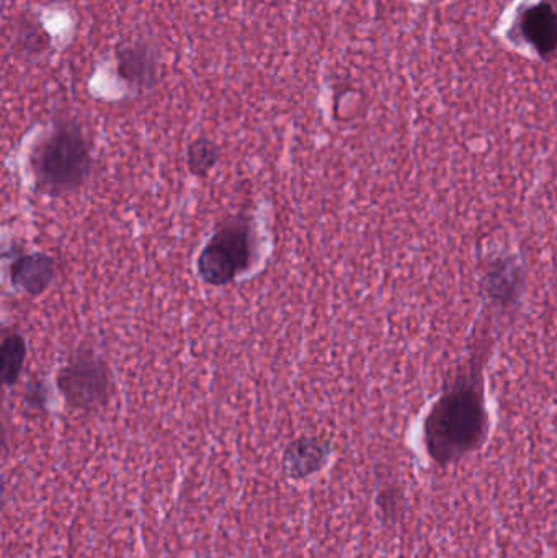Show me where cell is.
I'll list each match as a JSON object with an SVG mask.
<instances>
[{"instance_id":"cell-1","label":"cell","mask_w":557,"mask_h":558,"mask_svg":"<svg viewBox=\"0 0 557 558\" xmlns=\"http://www.w3.org/2000/svg\"><path fill=\"white\" fill-rule=\"evenodd\" d=\"M489 435L483 371L471 364L428 410L424 420L425 452L438 468H450L480 452Z\"/></svg>"},{"instance_id":"cell-2","label":"cell","mask_w":557,"mask_h":558,"mask_svg":"<svg viewBox=\"0 0 557 558\" xmlns=\"http://www.w3.org/2000/svg\"><path fill=\"white\" fill-rule=\"evenodd\" d=\"M29 170L38 192L64 196L81 189L92 173V156L77 124L62 123L29 156Z\"/></svg>"},{"instance_id":"cell-3","label":"cell","mask_w":557,"mask_h":558,"mask_svg":"<svg viewBox=\"0 0 557 558\" xmlns=\"http://www.w3.org/2000/svg\"><path fill=\"white\" fill-rule=\"evenodd\" d=\"M254 258L252 228L244 216L225 222L196 258L198 277L209 286H226L251 268Z\"/></svg>"},{"instance_id":"cell-4","label":"cell","mask_w":557,"mask_h":558,"mask_svg":"<svg viewBox=\"0 0 557 558\" xmlns=\"http://www.w3.org/2000/svg\"><path fill=\"white\" fill-rule=\"evenodd\" d=\"M58 389L69 409L97 412L108 405L113 393L110 367L95 351L82 348L59 371Z\"/></svg>"},{"instance_id":"cell-5","label":"cell","mask_w":557,"mask_h":558,"mask_svg":"<svg viewBox=\"0 0 557 558\" xmlns=\"http://www.w3.org/2000/svg\"><path fill=\"white\" fill-rule=\"evenodd\" d=\"M332 454V445L319 436H301L284 449V474L293 481L310 477L323 471Z\"/></svg>"},{"instance_id":"cell-6","label":"cell","mask_w":557,"mask_h":558,"mask_svg":"<svg viewBox=\"0 0 557 558\" xmlns=\"http://www.w3.org/2000/svg\"><path fill=\"white\" fill-rule=\"evenodd\" d=\"M56 278V262L51 255L35 252L22 255L10 265V279L16 291L23 294L41 295L48 291Z\"/></svg>"},{"instance_id":"cell-7","label":"cell","mask_w":557,"mask_h":558,"mask_svg":"<svg viewBox=\"0 0 557 558\" xmlns=\"http://www.w3.org/2000/svg\"><path fill=\"white\" fill-rule=\"evenodd\" d=\"M118 74L134 90L153 88L159 77L156 56L147 46H126L118 51Z\"/></svg>"},{"instance_id":"cell-8","label":"cell","mask_w":557,"mask_h":558,"mask_svg":"<svg viewBox=\"0 0 557 558\" xmlns=\"http://www.w3.org/2000/svg\"><path fill=\"white\" fill-rule=\"evenodd\" d=\"M522 29L540 54L548 56L557 51V13L548 3L526 10Z\"/></svg>"},{"instance_id":"cell-9","label":"cell","mask_w":557,"mask_h":558,"mask_svg":"<svg viewBox=\"0 0 557 558\" xmlns=\"http://www.w3.org/2000/svg\"><path fill=\"white\" fill-rule=\"evenodd\" d=\"M26 357L25 338L16 331L5 333L0 347V371H2L3 386L16 384L23 371Z\"/></svg>"},{"instance_id":"cell-10","label":"cell","mask_w":557,"mask_h":558,"mask_svg":"<svg viewBox=\"0 0 557 558\" xmlns=\"http://www.w3.org/2000/svg\"><path fill=\"white\" fill-rule=\"evenodd\" d=\"M221 150L209 137H198L186 149V166L195 177H206L218 163Z\"/></svg>"},{"instance_id":"cell-11","label":"cell","mask_w":557,"mask_h":558,"mask_svg":"<svg viewBox=\"0 0 557 558\" xmlns=\"http://www.w3.org/2000/svg\"><path fill=\"white\" fill-rule=\"evenodd\" d=\"M376 505H378L382 520L388 524H398L408 507L402 488L389 487V485L379 488L378 495H376Z\"/></svg>"},{"instance_id":"cell-12","label":"cell","mask_w":557,"mask_h":558,"mask_svg":"<svg viewBox=\"0 0 557 558\" xmlns=\"http://www.w3.org/2000/svg\"><path fill=\"white\" fill-rule=\"evenodd\" d=\"M45 400L46 393L43 392V384L33 383L25 392L26 405L32 407V409L43 410L45 409Z\"/></svg>"}]
</instances>
